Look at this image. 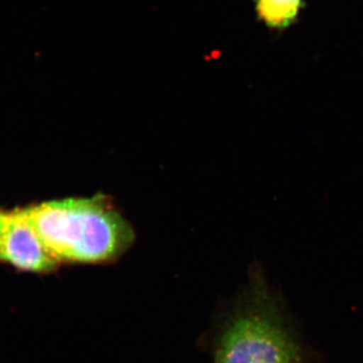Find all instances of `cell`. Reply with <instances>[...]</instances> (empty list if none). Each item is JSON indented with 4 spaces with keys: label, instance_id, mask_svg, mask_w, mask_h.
<instances>
[{
    "label": "cell",
    "instance_id": "cell-1",
    "mask_svg": "<svg viewBox=\"0 0 363 363\" xmlns=\"http://www.w3.org/2000/svg\"><path fill=\"white\" fill-rule=\"evenodd\" d=\"M23 211L59 264L114 262L135 241L130 222L104 195L52 200Z\"/></svg>",
    "mask_w": 363,
    "mask_h": 363
},
{
    "label": "cell",
    "instance_id": "cell-2",
    "mask_svg": "<svg viewBox=\"0 0 363 363\" xmlns=\"http://www.w3.org/2000/svg\"><path fill=\"white\" fill-rule=\"evenodd\" d=\"M233 318L222 335L216 363H300V348L266 298Z\"/></svg>",
    "mask_w": 363,
    "mask_h": 363
},
{
    "label": "cell",
    "instance_id": "cell-3",
    "mask_svg": "<svg viewBox=\"0 0 363 363\" xmlns=\"http://www.w3.org/2000/svg\"><path fill=\"white\" fill-rule=\"evenodd\" d=\"M0 262L45 274L59 262L50 255L23 209L0 210Z\"/></svg>",
    "mask_w": 363,
    "mask_h": 363
},
{
    "label": "cell",
    "instance_id": "cell-4",
    "mask_svg": "<svg viewBox=\"0 0 363 363\" xmlns=\"http://www.w3.org/2000/svg\"><path fill=\"white\" fill-rule=\"evenodd\" d=\"M305 7L306 0H255L260 23L276 32H283L297 23Z\"/></svg>",
    "mask_w": 363,
    "mask_h": 363
}]
</instances>
